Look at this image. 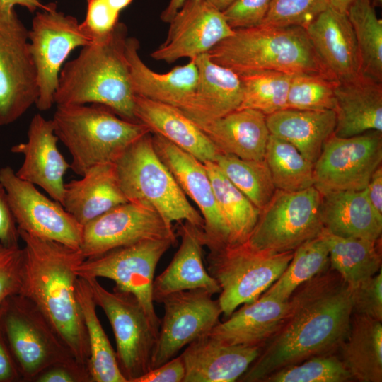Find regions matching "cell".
I'll use <instances>...</instances> for the list:
<instances>
[{
    "label": "cell",
    "mask_w": 382,
    "mask_h": 382,
    "mask_svg": "<svg viewBox=\"0 0 382 382\" xmlns=\"http://www.w3.org/2000/svg\"><path fill=\"white\" fill-rule=\"evenodd\" d=\"M334 134L349 137L371 130L382 132V82L359 74L337 81Z\"/></svg>",
    "instance_id": "obj_26"
},
{
    "label": "cell",
    "mask_w": 382,
    "mask_h": 382,
    "mask_svg": "<svg viewBox=\"0 0 382 382\" xmlns=\"http://www.w3.org/2000/svg\"><path fill=\"white\" fill-rule=\"evenodd\" d=\"M18 232L24 243L19 294L40 309L76 361L88 370L89 346L76 296L75 272L86 258L80 249Z\"/></svg>",
    "instance_id": "obj_2"
},
{
    "label": "cell",
    "mask_w": 382,
    "mask_h": 382,
    "mask_svg": "<svg viewBox=\"0 0 382 382\" xmlns=\"http://www.w3.org/2000/svg\"><path fill=\"white\" fill-rule=\"evenodd\" d=\"M38 95L28 30L16 11L0 13V127L18 120Z\"/></svg>",
    "instance_id": "obj_13"
},
{
    "label": "cell",
    "mask_w": 382,
    "mask_h": 382,
    "mask_svg": "<svg viewBox=\"0 0 382 382\" xmlns=\"http://www.w3.org/2000/svg\"><path fill=\"white\" fill-rule=\"evenodd\" d=\"M213 294L203 289L181 291L165 296L152 358V369L176 357L184 347L209 334L220 321L222 310Z\"/></svg>",
    "instance_id": "obj_16"
},
{
    "label": "cell",
    "mask_w": 382,
    "mask_h": 382,
    "mask_svg": "<svg viewBox=\"0 0 382 382\" xmlns=\"http://www.w3.org/2000/svg\"><path fill=\"white\" fill-rule=\"evenodd\" d=\"M321 202L322 195L314 186L297 192L276 189L246 243L257 250L294 251L323 231Z\"/></svg>",
    "instance_id": "obj_10"
},
{
    "label": "cell",
    "mask_w": 382,
    "mask_h": 382,
    "mask_svg": "<svg viewBox=\"0 0 382 382\" xmlns=\"http://www.w3.org/2000/svg\"><path fill=\"white\" fill-rule=\"evenodd\" d=\"M330 6V0H271L262 25L306 27Z\"/></svg>",
    "instance_id": "obj_44"
},
{
    "label": "cell",
    "mask_w": 382,
    "mask_h": 382,
    "mask_svg": "<svg viewBox=\"0 0 382 382\" xmlns=\"http://www.w3.org/2000/svg\"><path fill=\"white\" fill-rule=\"evenodd\" d=\"M353 378L340 358L332 354L310 357L305 361L280 369L265 382H345Z\"/></svg>",
    "instance_id": "obj_43"
},
{
    "label": "cell",
    "mask_w": 382,
    "mask_h": 382,
    "mask_svg": "<svg viewBox=\"0 0 382 382\" xmlns=\"http://www.w3.org/2000/svg\"><path fill=\"white\" fill-rule=\"evenodd\" d=\"M169 23L165 42L151 53L155 60L167 63L194 59L234 32L222 12L204 0H186Z\"/></svg>",
    "instance_id": "obj_19"
},
{
    "label": "cell",
    "mask_w": 382,
    "mask_h": 382,
    "mask_svg": "<svg viewBox=\"0 0 382 382\" xmlns=\"http://www.w3.org/2000/svg\"><path fill=\"white\" fill-rule=\"evenodd\" d=\"M186 0H170L166 8L161 14V19L169 23Z\"/></svg>",
    "instance_id": "obj_55"
},
{
    "label": "cell",
    "mask_w": 382,
    "mask_h": 382,
    "mask_svg": "<svg viewBox=\"0 0 382 382\" xmlns=\"http://www.w3.org/2000/svg\"><path fill=\"white\" fill-rule=\"evenodd\" d=\"M289 308V300L279 301L262 294L255 301L235 310L209 335L231 345L263 347L279 330Z\"/></svg>",
    "instance_id": "obj_28"
},
{
    "label": "cell",
    "mask_w": 382,
    "mask_h": 382,
    "mask_svg": "<svg viewBox=\"0 0 382 382\" xmlns=\"http://www.w3.org/2000/svg\"><path fill=\"white\" fill-rule=\"evenodd\" d=\"M352 289V313L382 322V270L361 281Z\"/></svg>",
    "instance_id": "obj_45"
},
{
    "label": "cell",
    "mask_w": 382,
    "mask_h": 382,
    "mask_svg": "<svg viewBox=\"0 0 382 382\" xmlns=\"http://www.w3.org/2000/svg\"><path fill=\"white\" fill-rule=\"evenodd\" d=\"M86 279L95 303L112 328L119 368L127 382H134L152 369L159 329L133 294L115 289L108 291L96 278Z\"/></svg>",
    "instance_id": "obj_9"
},
{
    "label": "cell",
    "mask_w": 382,
    "mask_h": 382,
    "mask_svg": "<svg viewBox=\"0 0 382 382\" xmlns=\"http://www.w3.org/2000/svg\"><path fill=\"white\" fill-rule=\"evenodd\" d=\"M338 349L354 379L382 381L381 321L353 313L348 335Z\"/></svg>",
    "instance_id": "obj_33"
},
{
    "label": "cell",
    "mask_w": 382,
    "mask_h": 382,
    "mask_svg": "<svg viewBox=\"0 0 382 382\" xmlns=\"http://www.w3.org/2000/svg\"><path fill=\"white\" fill-rule=\"evenodd\" d=\"M23 248L0 243V306L19 294L21 285Z\"/></svg>",
    "instance_id": "obj_47"
},
{
    "label": "cell",
    "mask_w": 382,
    "mask_h": 382,
    "mask_svg": "<svg viewBox=\"0 0 382 382\" xmlns=\"http://www.w3.org/2000/svg\"><path fill=\"white\" fill-rule=\"evenodd\" d=\"M110 4L118 11H121L126 8L132 0H109Z\"/></svg>",
    "instance_id": "obj_58"
},
{
    "label": "cell",
    "mask_w": 382,
    "mask_h": 382,
    "mask_svg": "<svg viewBox=\"0 0 382 382\" xmlns=\"http://www.w3.org/2000/svg\"><path fill=\"white\" fill-rule=\"evenodd\" d=\"M330 270L317 274L294 291L281 328L238 381H263L280 369L338 349L350 328L352 289L337 272Z\"/></svg>",
    "instance_id": "obj_1"
},
{
    "label": "cell",
    "mask_w": 382,
    "mask_h": 382,
    "mask_svg": "<svg viewBox=\"0 0 382 382\" xmlns=\"http://www.w3.org/2000/svg\"><path fill=\"white\" fill-rule=\"evenodd\" d=\"M35 382H91L88 374L64 365L51 366L42 372Z\"/></svg>",
    "instance_id": "obj_52"
},
{
    "label": "cell",
    "mask_w": 382,
    "mask_h": 382,
    "mask_svg": "<svg viewBox=\"0 0 382 382\" xmlns=\"http://www.w3.org/2000/svg\"><path fill=\"white\" fill-rule=\"evenodd\" d=\"M260 346L231 345L209 334L187 345L180 354L185 375L183 382H233L259 356Z\"/></svg>",
    "instance_id": "obj_22"
},
{
    "label": "cell",
    "mask_w": 382,
    "mask_h": 382,
    "mask_svg": "<svg viewBox=\"0 0 382 382\" xmlns=\"http://www.w3.org/2000/svg\"><path fill=\"white\" fill-rule=\"evenodd\" d=\"M215 163L226 177L260 211L276 187L265 160H245L220 153Z\"/></svg>",
    "instance_id": "obj_40"
},
{
    "label": "cell",
    "mask_w": 382,
    "mask_h": 382,
    "mask_svg": "<svg viewBox=\"0 0 382 382\" xmlns=\"http://www.w3.org/2000/svg\"><path fill=\"white\" fill-rule=\"evenodd\" d=\"M139 47L136 38H127L125 54L135 96L183 109L191 100L197 83L198 69L195 59L161 74L142 61Z\"/></svg>",
    "instance_id": "obj_24"
},
{
    "label": "cell",
    "mask_w": 382,
    "mask_h": 382,
    "mask_svg": "<svg viewBox=\"0 0 382 382\" xmlns=\"http://www.w3.org/2000/svg\"><path fill=\"white\" fill-rule=\"evenodd\" d=\"M347 15L361 60V74L382 82V21L371 0H353Z\"/></svg>",
    "instance_id": "obj_38"
},
{
    "label": "cell",
    "mask_w": 382,
    "mask_h": 382,
    "mask_svg": "<svg viewBox=\"0 0 382 382\" xmlns=\"http://www.w3.org/2000/svg\"><path fill=\"white\" fill-rule=\"evenodd\" d=\"M372 207L382 218V166H380L372 174L364 189Z\"/></svg>",
    "instance_id": "obj_53"
},
{
    "label": "cell",
    "mask_w": 382,
    "mask_h": 382,
    "mask_svg": "<svg viewBox=\"0 0 382 382\" xmlns=\"http://www.w3.org/2000/svg\"><path fill=\"white\" fill-rule=\"evenodd\" d=\"M4 187L18 230L79 249L81 225L59 202L42 194L33 184L18 178L10 166L0 168Z\"/></svg>",
    "instance_id": "obj_15"
},
{
    "label": "cell",
    "mask_w": 382,
    "mask_h": 382,
    "mask_svg": "<svg viewBox=\"0 0 382 382\" xmlns=\"http://www.w3.org/2000/svg\"><path fill=\"white\" fill-rule=\"evenodd\" d=\"M64 185L62 204L83 226L127 202L117 178L114 163L95 166Z\"/></svg>",
    "instance_id": "obj_29"
},
{
    "label": "cell",
    "mask_w": 382,
    "mask_h": 382,
    "mask_svg": "<svg viewBox=\"0 0 382 382\" xmlns=\"http://www.w3.org/2000/svg\"><path fill=\"white\" fill-rule=\"evenodd\" d=\"M30 51L35 66L38 98L35 106L46 111L54 104L59 72L64 62L75 48L92 42L77 19L50 8L37 11L28 30Z\"/></svg>",
    "instance_id": "obj_12"
},
{
    "label": "cell",
    "mask_w": 382,
    "mask_h": 382,
    "mask_svg": "<svg viewBox=\"0 0 382 382\" xmlns=\"http://www.w3.org/2000/svg\"><path fill=\"white\" fill-rule=\"evenodd\" d=\"M243 87L239 109L250 108L265 115L286 108V100L292 74L260 70L238 75Z\"/></svg>",
    "instance_id": "obj_41"
},
{
    "label": "cell",
    "mask_w": 382,
    "mask_h": 382,
    "mask_svg": "<svg viewBox=\"0 0 382 382\" xmlns=\"http://www.w3.org/2000/svg\"><path fill=\"white\" fill-rule=\"evenodd\" d=\"M52 4H43L39 0H0V13H12L15 11L14 7L16 5L25 7L30 12H35L37 9H49Z\"/></svg>",
    "instance_id": "obj_54"
},
{
    "label": "cell",
    "mask_w": 382,
    "mask_h": 382,
    "mask_svg": "<svg viewBox=\"0 0 382 382\" xmlns=\"http://www.w3.org/2000/svg\"><path fill=\"white\" fill-rule=\"evenodd\" d=\"M198 127L221 154L245 160L265 158L270 133L260 111L239 109Z\"/></svg>",
    "instance_id": "obj_30"
},
{
    "label": "cell",
    "mask_w": 382,
    "mask_h": 382,
    "mask_svg": "<svg viewBox=\"0 0 382 382\" xmlns=\"http://www.w3.org/2000/svg\"><path fill=\"white\" fill-rule=\"evenodd\" d=\"M58 140L52 120L37 113L30 120L27 141L13 145L11 151L23 156L16 175L40 187L52 199L62 204L64 177L70 164L59 151Z\"/></svg>",
    "instance_id": "obj_20"
},
{
    "label": "cell",
    "mask_w": 382,
    "mask_h": 382,
    "mask_svg": "<svg viewBox=\"0 0 382 382\" xmlns=\"http://www.w3.org/2000/svg\"><path fill=\"white\" fill-rule=\"evenodd\" d=\"M324 229L340 237L381 239L382 218L375 212L365 190L322 195Z\"/></svg>",
    "instance_id": "obj_31"
},
{
    "label": "cell",
    "mask_w": 382,
    "mask_h": 382,
    "mask_svg": "<svg viewBox=\"0 0 382 382\" xmlns=\"http://www.w3.org/2000/svg\"><path fill=\"white\" fill-rule=\"evenodd\" d=\"M185 375V364L180 355L151 369L134 382H183Z\"/></svg>",
    "instance_id": "obj_49"
},
{
    "label": "cell",
    "mask_w": 382,
    "mask_h": 382,
    "mask_svg": "<svg viewBox=\"0 0 382 382\" xmlns=\"http://www.w3.org/2000/svg\"><path fill=\"white\" fill-rule=\"evenodd\" d=\"M209 174L217 206L228 230V244L247 241L260 210L221 172L213 161L204 162Z\"/></svg>",
    "instance_id": "obj_35"
},
{
    "label": "cell",
    "mask_w": 382,
    "mask_h": 382,
    "mask_svg": "<svg viewBox=\"0 0 382 382\" xmlns=\"http://www.w3.org/2000/svg\"><path fill=\"white\" fill-rule=\"evenodd\" d=\"M52 121L71 156L70 168L79 175L95 166L114 163L151 132L144 124L125 120L98 104L58 105Z\"/></svg>",
    "instance_id": "obj_4"
},
{
    "label": "cell",
    "mask_w": 382,
    "mask_h": 382,
    "mask_svg": "<svg viewBox=\"0 0 382 382\" xmlns=\"http://www.w3.org/2000/svg\"><path fill=\"white\" fill-rule=\"evenodd\" d=\"M293 255L292 250H257L246 242L210 251L207 271L221 288L218 301L224 316L257 300L281 276Z\"/></svg>",
    "instance_id": "obj_8"
},
{
    "label": "cell",
    "mask_w": 382,
    "mask_h": 382,
    "mask_svg": "<svg viewBox=\"0 0 382 382\" xmlns=\"http://www.w3.org/2000/svg\"><path fill=\"white\" fill-rule=\"evenodd\" d=\"M76 296L88 336L90 352L88 371L91 382H127L119 368L116 352L97 316V305L86 279L78 277Z\"/></svg>",
    "instance_id": "obj_34"
},
{
    "label": "cell",
    "mask_w": 382,
    "mask_h": 382,
    "mask_svg": "<svg viewBox=\"0 0 382 382\" xmlns=\"http://www.w3.org/2000/svg\"><path fill=\"white\" fill-rule=\"evenodd\" d=\"M176 239L168 225L154 209L127 202L117 205L83 226L80 250L85 258L141 241Z\"/></svg>",
    "instance_id": "obj_17"
},
{
    "label": "cell",
    "mask_w": 382,
    "mask_h": 382,
    "mask_svg": "<svg viewBox=\"0 0 382 382\" xmlns=\"http://www.w3.org/2000/svg\"><path fill=\"white\" fill-rule=\"evenodd\" d=\"M179 232V249L168 267L154 280V302L161 303L165 296L175 292L195 289H205L213 295L221 292L219 284L203 264L201 230L181 222Z\"/></svg>",
    "instance_id": "obj_25"
},
{
    "label": "cell",
    "mask_w": 382,
    "mask_h": 382,
    "mask_svg": "<svg viewBox=\"0 0 382 382\" xmlns=\"http://www.w3.org/2000/svg\"><path fill=\"white\" fill-rule=\"evenodd\" d=\"M329 266V248L323 231L294 250L286 268L262 294L279 301H288L299 286L328 270Z\"/></svg>",
    "instance_id": "obj_37"
},
{
    "label": "cell",
    "mask_w": 382,
    "mask_h": 382,
    "mask_svg": "<svg viewBox=\"0 0 382 382\" xmlns=\"http://www.w3.org/2000/svg\"><path fill=\"white\" fill-rule=\"evenodd\" d=\"M337 81L323 73L292 74L286 108L304 110H333Z\"/></svg>",
    "instance_id": "obj_42"
},
{
    "label": "cell",
    "mask_w": 382,
    "mask_h": 382,
    "mask_svg": "<svg viewBox=\"0 0 382 382\" xmlns=\"http://www.w3.org/2000/svg\"><path fill=\"white\" fill-rule=\"evenodd\" d=\"M153 144L156 154L170 171L185 195L197 204L204 219L201 231L204 245L210 251L228 244V230L217 206L209 174L203 162L154 134Z\"/></svg>",
    "instance_id": "obj_18"
},
{
    "label": "cell",
    "mask_w": 382,
    "mask_h": 382,
    "mask_svg": "<svg viewBox=\"0 0 382 382\" xmlns=\"http://www.w3.org/2000/svg\"><path fill=\"white\" fill-rule=\"evenodd\" d=\"M177 241L156 238L141 241L115 248L100 255L86 258L76 267L78 277L107 278L114 289L133 294L153 324L159 329L161 319L154 307L152 286L154 273L161 257Z\"/></svg>",
    "instance_id": "obj_11"
},
{
    "label": "cell",
    "mask_w": 382,
    "mask_h": 382,
    "mask_svg": "<svg viewBox=\"0 0 382 382\" xmlns=\"http://www.w3.org/2000/svg\"><path fill=\"white\" fill-rule=\"evenodd\" d=\"M214 63L240 75L272 70L290 74L326 72L301 26H258L234 30L209 52Z\"/></svg>",
    "instance_id": "obj_5"
},
{
    "label": "cell",
    "mask_w": 382,
    "mask_h": 382,
    "mask_svg": "<svg viewBox=\"0 0 382 382\" xmlns=\"http://www.w3.org/2000/svg\"><path fill=\"white\" fill-rule=\"evenodd\" d=\"M19 238L18 228L6 190L0 183V243L7 246L19 245Z\"/></svg>",
    "instance_id": "obj_50"
},
{
    "label": "cell",
    "mask_w": 382,
    "mask_h": 382,
    "mask_svg": "<svg viewBox=\"0 0 382 382\" xmlns=\"http://www.w3.org/2000/svg\"><path fill=\"white\" fill-rule=\"evenodd\" d=\"M270 133L294 145L314 163L325 141L334 133L333 110H304L285 108L266 115Z\"/></svg>",
    "instance_id": "obj_32"
},
{
    "label": "cell",
    "mask_w": 382,
    "mask_h": 382,
    "mask_svg": "<svg viewBox=\"0 0 382 382\" xmlns=\"http://www.w3.org/2000/svg\"><path fill=\"white\" fill-rule=\"evenodd\" d=\"M0 322L22 381H35L42 372L57 365L89 376L43 313L25 296L17 294L1 303Z\"/></svg>",
    "instance_id": "obj_7"
},
{
    "label": "cell",
    "mask_w": 382,
    "mask_h": 382,
    "mask_svg": "<svg viewBox=\"0 0 382 382\" xmlns=\"http://www.w3.org/2000/svg\"><path fill=\"white\" fill-rule=\"evenodd\" d=\"M381 2H382V0H374V4L375 5H377V6H379L381 4Z\"/></svg>",
    "instance_id": "obj_59"
},
{
    "label": "cell",
    "mask_w": 382,
    "mask_h": 382,
    "mask_svg": "<svg viewBox=\"0 0 382 382\" xmlns=\"http://www.w3.org/2000/svg\"><path fill=\"white\" fill-rule=\"evenodd\" d=\"M306 30L318 61L330 77L344 81L361 74L359 52L347 13L330 6Z\"/></svg>",
    "instance_id": "obj_21"
},
{
    "label": "cell",
    "mask_w": 382,
    "mask_h": 382,
    "mask_svg": "<svg viewBox=\"0 0 382 382\" xmlns=\"http://www.w3.org/2000/svg\"><path fill=\"white\" fill-rule=\"evenodd\" d=\"M150 133L133 143L114 163L125 197L127 202L154 209L169 226L185 221L202 231V216L158 157Z\"/></svg>",
    "instance_id": "obj_6"
},
{
    "label": "cell",
    "mask_w": 382,
    "mask_h": 382,
    "mask_svg": "<svg viewBox=\"0 0 382 382\" xmlns=\"http://www.w3.org/2000/svg\"><path fill=\"white\" fill-rule=\"evenodd\" d=\"M265 160L277 190L297 192L314 185V163L291 144L270 134Z\"/></svg>",
    "instance_id": "obj_39"
},
{
    "label": "cell",
    "mask_w": 382,
    "mask_h": 382,
    "mask_svg": "<svg viewBox=\"0 0 382 382\" xmlns=\"http://www.w3.org/2000/svg\"><path fill=\"white\" fill-rule=\"evenodd\" d=\"M22 381L0 322V382Z\"/></svg>",
    "instance_id": "obj_51"
},
{
    "label": "cell",
    "mask_w": 382,
    "mask_h": 382,
    "mask_svg": "<svg viewBox=\"0 0 382 382\" xmlns=\"http://www.w3.org/2000/svg\"><path fill=\"white\" fill-rule=\"evenodd\" d=\"M323 233L329 248L330 269L351 288L381 269L379 240L340 237L325 229Z\"/></svg>",
    "instance_id": "obj_36"
},
{
    "label": "cell",
    "mask_w": 382,
    "mask_h": 382,
    "mask_svg": "<svg viewBox=\"0 0 382 382\" xmlns=\"http://www.w3.org/2000/svg\"><path fill=\"white\" fill-rule=\"evenodd\" d=\"M381 162L382 132L345 138L332 134L314 163L313 186L321 195L364 190Z\"/></svg>",
    "instance_id": "obj_14"
},
{
    "label": "cell",
    "mask_w": 382,
    "mask_h": 382,
    "mask_svg": "<svg viewBox=\"0 0 382 382\" xmlns=\"http://www.w3.org/2000/svg\"><path fill=\"white\" fill-rule=\"evenodd\" d=\"M330 6L342 13H347V9L353 0H330Z\"/></svg>",
    "instance_id": "obj_57"
},
{
    "label": "cell",
    "mask_w": 382,
    "mask_h": 382,
    "mask_svg": "<svg viewBox=\"0 0 382 382\" xmlns=\"http://www.w3.org/2000/svg\"><path fill=\"white\" fill-rule=\"evenodd\" d=\"M127 27L119 22L108 35L82 47L62 68L54 104H98L119 117L138 122L125 54Z\"/></svg>",
    "instance_id": "obj_3"
},
{
    "label": "cell",
    "mask_w": 382,
    "mask_h": 382,
    "mask_svg": "<svg viewBox=\"0 0 382 382\" xmlns=\"http://www.w3.org/2000/svg\"><path fill=\"white\" fill-rule=\"evenodd\" d=\"M271 0H236L222 13L233 29L248 28L262 24Z\"/></svg>",
    "instance_id": "obj_48"
},
{
    "label": "cell",
    "mask_w": 382,
    "mask_h": 382,
    "mask_svg": "<svg viewBox=\"0 0 382 382\" xmlns=\"http://www.w3.org/2000/svg\"><path fill=\"white\" fill-rule=\"evenodd\" d=\"M218 11L223 12L236 0H204Z\"/></svg>",
    "instance_id": "obj_56"
},
{
    "label": "cell",
    "mask_w": 382,
    "mask_h": 382,
    "mask_svg": "<svg viewBox=\"0 0 382 382\" xmlns=\"http://www.w3.org/2000/svg\"><path fill=\"white\" fill-rule=\"evenodd\" d=\"M120 11L109 0H87L84 21L80 23L83 32L93 41L110 33L119 23Z\"/></svg>",
    "instance_id": "obj_46"
},
{
    "label": "cell",
    "mask_w": 382,
    "mask_h": 382,
    "mask_svg": "<svg viewBox=\"0 0 382 382\" xmlns=\"http://www.w3.org/2000/svg\"><path fill=\"white\" fill-rule=\"evenodd\" d=\"M194 59L197 83L189 103L180 110L199 126L238 110L243 87L238 74L212 62L207 53Z\"/></svg>",
    "instance_id": "obj_23"
},
{
    "label": "cell",
    "mask_w": 382,
    "mask_h": 382,
    "mask_svg": "<svg viewBox=\"0 0 382 382\" xmlns=\"http://www.w3.org/2000/svg\"><path fill=\"white\" fill-rule=\"evenodd\" d=\"M134 115L158 134L202 162H214L220 154L203 131L180 109L135 96Z\"/></svg>",
    "instance_id": "obj_27"
}]
</instances>
